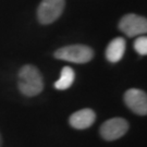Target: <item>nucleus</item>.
<instances>
[{
  "instance_id": "6",
  "label": "nucleus",
  "mask_w": 147,
  "mask_h": 147,
  "mask_svg": "<svg viewBox=\"0 0 147 147\" xmlns=\"http://www.w3.org/2000/svg\"><path fill=\"white\" fill-rule=\"evenodd\" d=\"M124 101L126 106L133 112L140 116H146L147 113V96L141 89L131 88L124 94Z\"/></svg>"
},
{
  "instance_id": "4",
  "label": "nucleus",
  "mask_w": 147,
  "mask_h": 147,
  "mask_svg": "<svg viewBox=\"0 0 147 147\" xmlns=\"http://www.w3.org/2000/svg\"><path fill=\"white\" fill-rule=\"evenodd\" d=\"M119 28L129 37L143 35L147 32V21L143 16L129 13L120 20Z\"/></svg>"
},
{
  "instance_id": "10",
  "label": "nucleus",
  "mask_w": 147,
  "mask_h": 147,
  "mask_svg": "<svg viewBox=\"0 0 147 147\" xmlns=\"http://www.w3.org/2000/svg\"><path fill=\"white\" fill-rule=\"evenodd\" d=\"M134 48L141 56L147 55V38L146 36L138 37L134 42Z\"/></svg>"
},
{
  "instance_id": "7",
  "label": "nucleus",
  "mask_w": 147,
  "mask_h": 147,
  "mask_svg": "<svg viewBox=\"0 0 147 147\" xmlns=\"http://www.w3.org/2000/svg\"><path fill=\"white\" fill-rule=\"evenodd\" d=\"M96 120V113L92 109H82L76 112H74L70 117V124L74 129L78 130H84L92 125Z\"/></svg>"
},
{
  "instance_id": "9",
  "label": "nucleus",
  "mask_w": 147,
  "mask_h": 147,
  "mask_svg": "<svg viewBox=\"0 0 147 147\" xmlns=\"http://www.w3.org/2000/svg\"><path fill=\"white\" fill-rule=\"evenodd\" d=\"M74 79H75V73H74L73 69H71L70 67H64L61 70L60 79L55 83V87L59 90L68 89L73 84Z\"/></svg>"
},
{
  "instance_id": "2",
  "label": "nucleus",
  "mask_w": 147,
  "mask_h": 147,
  "mask_svg": "<svg viewBox=\"0 0 147 147\" xmlns=\"http://www.w3.org/2000/svg\"><path fill=\"white\" fill-rule=\"evenodd\" d=\"M55 57L60 60L74 63H86L94 57L93 49L85 45H70L58 49Z\"/></svg>"
},
{
  "instance_id": "5",
  "label": "nucleus",
  "mask_w": 147,
  "mask_h": 147,
  "mask_svg": "<svg viewBox=\"0 0 147 147\" xmlns=\"http://www.w3.org/2000/svg\"><path fill=\"white\" fill-rule=\"evenodd\" d=\"M129 129L127 121L122 118H112L100 126V135L106 141H116L122 137Z\"/></svg>"
},
{
  "instance_id": "3",
  "label": "nucleus",
  "mask_w": 147,
  "mask_h": 147,
  "mask_svg": "<svg viewBox=\"0 0 147 147\" xmlns=\"http://www.w3.org/2000/svg\"><path fill=\"white\" fill-rule=\"evenodd\" d=\"M65 0H42L37 10V18L42 24H50L62 14Z\"/></svg>"
},
{
  "instance_id": "1",
  "label": "nucleus",
  "mask_w": 147,
  "mask_h": 147,
  "mask_svg": "<svg viewBox=\"0 0 147 147\" xmlns=\"http://www.w3.org/2000/svg\"><path fill=\"white\" fill-rule=\"evenodd\" d=\"M19 89L23 95L33 97L40 94L44 89V80L38 69L26 64L19 72Z\"/></svg>"
},
{
  "instance_id": "11",
  "label": "nucleus",
  "mask_w": 147,
  "mask_h": 147,
  "mask_svg": "<svg viewBox=\"0 0 147 147\" xmlns=\"http://www.w3.org/2000/svg\"><path fill=\"white\" fill-rule=\"evenodd\" d=\"M2 145V140H1V135H0V147Z\"/></svg>"
},
{
  "instance_id": "8",
  "label": "nucleus",
  "mask_w": 147,
  "mask_h": 147,
  "mask_svg": "<svg viewBox=\"0 0 147 147\" xmlns=\"http://www.w3.org/2000/svg\"><path fill=\"white\" fill-rule=\"evenodd\" d=\"M126 44L124 38L122 37H117L113 38L108 45V47L106 49V58L108 61L112 63H116L120 61L123 55L125 53Z\"/></svg>"
}]
</instances>
